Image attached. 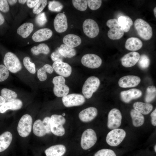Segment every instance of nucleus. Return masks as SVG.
<instances>
[{
  "label": "nucleus",
  "instance_id": "obj_1",
  "mask_svg": "<svg viewBox=\"0 0 156 156\" xmlns=\"http://www.w3.org/2000/svg\"><path fill=\"white\" fill-rule=\"evenodd\" d=\"M134 26L138 34L142 38L148 40L152 38V29L146 21L141 18H138L134 22Z\"/></svg>",
  "mask_w": 156,
  "mask_h": 156
},
{
  "label": "nucleus",
  "instance_id": "obj_2",
  "mask_svg": "<svg viewBox=\"0 0 156 156\" xmlns=\"http://www.w3.org/2000/svg\"><path fill=\"white\" fill-rule=\"evenodd\" d=\"M3 62L8 70L13 73H17L22 68L21 64L18 58L10 52H8L5 54Z\"/></svg>",
  "mask_w": 156,
  "mask_h": 156
},
{
  "label": "nucleus",
  "instance_id": "obj_3",
  "mask_svg": "<svg viewBox=\"0 0 156 156\" xmlns=\"http://www.w3.org/2000/svg\"><path fill=\"white\" fill-rule=\"evenodd\" d=\"M51 132L57 136H62L65 133V130L63 127L66 120L62 115L57 114L52 115L50 118Z\"/></svg>",
  "mask_w": 156,
  "mask_h": 156
},
{
  "label": "nucleus",
  "instance_id": "obj_4",
  "mask_svg": "<svg viewBox=\"0 0 156 156\" xmlns=\"http://www.w3.org/2000/svg\"><path fill=\"white\" fill-rule=\"evenodd\" d=\"M100 85L99 79L95 76L89 77L84 83L82 93L84 97L90 99L99 88Z\"/></svg>",
  "mask_w": 156,
  "mask_h": 156
},
{
  "label": "nucleus",
  "instance_id": "obj_5",
  "mask_svg": "<svg viewBox=\"0 0 156 156\" xmlns=\"http://www.w3.org/2000/svg\"><path fill=\"white\" fill-rule=\"evenodd\" d=\"M32 119L30 115L26 114L19 120L17 130L19 135L22 137L27 136L30 133L32 128Z\"/></svg>",
  "mask_w": 156,
  "mask_h": 156
},
{
  "label": "nucleus",
  "instance_id": "obj_6",
  "mask_svg": "<svg viewBox=\"0 0 156 156\" xmlns=\"http://www.w3.org/2000/svg\"><path fill=\"white\" fill-rule=\"evenodd\" d=\"M106 24L110 28L107 33V36L109 39L113 40H118L123 36L124 31L117 19H110L107 21Z\"/></svg>",
  "mask_w": 156,
  "mask_h": 156
},
{
  "label": "nucleus",
  "instance_id": "obj_7",
  "mask_svg": "<svg viewBox=\"0 0 156 156\" xmlns=\"http://www.w3.org/2000/svg\"><path fill=\"white\" fill-rule=\"evenodd\" d=\"M65 80L61 76L54 77L52 83L54 84L53 91L54 94L57 97H62L66 95L69 93V88L65 84Z\"/></svg>",
  "mask_w": 156,
  "mask_h": 156
},
{
  "label": "nucleus",
  "instance_id": "obj_8",
  "mask_svg": "<svg viewBox=\"0 0 156 156\" xmlns=\"http://www.w3.org/2000/svg\"><path fill=\"white\" fill-rule=\"evenodd\" d=\"M126 135L125 131L121 129H112L107 134L106 142L108 144L112 146L118 145L122 141Z\"/></svg>",
  "mask_w": 156,
  "mask_h": 156
},
{
  "label": "nucleus",
  "instance_id": "obj_9",
  "mask_svg": "<svg viewBox=\"0 0 156 156\" xmlns=\"http://www.w3.org/2000/svg\"><path fill=\"white\" fill-rule=\"evenodd\" d=\"M97 140L96 134L92 129H88L83 133L81 140V148L84 150H88L92 147Z\"/></svg>",
  "mask_w": 156,
  "mask_h": 156
},
{
  "label": "nucleus",
  "instance_id": "obj_10",
  "mask_svg": "<svg viewBox=\"0 0 156 156\" xmlns=\"http://www.w3.org/2000/svg\"><path fill=\"white\" fill-rule=\"evenodd\" d=\"M82 27L84 33L89 38H94L99 34V26L93 19H87L85 20L83 22Z\"/></svg>",
  "mask_w": 156,
  "mask_h": 156
},
{
  "label": "nucleus",
  "instance_id": "obj_11",
  "mask_svg": "<svg viewBox=\"0 0 156 156\" xmlns=\"http://www.w3.org/2000/svg\"><path fill=\"white\" fill-rule=\"evenodd\" d=\"M122 119V115L119 110L115 108L112 109L108 114V128L112 129L118 128L121 125Z\"/></svg>",
  "mask_w": 156,
  "mask_h": 156
},
{
  "label": "nucleus",
  "instance_id": "obj_12",
  "mask_svg": "<svg viewBox=\"0 0 156 156\" xmlns=\"http://www.w3.org/2000/svg\"><path fill=\"white\" fill-rule=\"evenodd\" d=\"M62 101L65 107H70L82 105L85 103V99L81 94H72L63 97Z\"/></svg>",
  "mask_w": 156,
  "mask_h": 156
},
{
  "label": "nucleus",
  "instance_id": "obj_13",
  "mask_svg": "<svg viewBox=\"0 0 156 156\" xmlns=\"http://www.w3.org/2000/svg\"><path fill=\"white\" fill-rule=\"evenodd\" d=\"M81 62L84 66L91 68L99 67L102 63L101 58L98 55L93 54H87L82 57Z\"/></svg>",
  "mask_w": 156,
  "mask_h": 156
},
{
  "label": "nucleus",
  "instance_id": "obj_14",
  "mask_svg": "<svg viewBox=\"0 0 156 156\" xmlns=\"http://www.w3.org/2000/svg\"><path fill=\"white\" fill-rule=\"evenodd\" d=\"M140 81V77L135 75H129L124 76L120 78L118 84L121 88H131L136 86Z\"/></svg>",
  "mask_w": 156,
  "mask_h": 156
},
{
  "label": "nucleus",
  "instance_id": "obj_15",
  "mask_svg": "<svg viewBox=\"0 0 156 156\" xmlns=\"http://www.w3.org/2000/svg\"><path fill=\"white\" fill-rule=\"evenodd\" d=\"M52 67L57 74L63 77H68L71 73V66L67 63L62 61L54 62Z\"/></svg>",
  "mask_w": 156,
  "mask_h": 156
},
{
  "label": "nucleus",
  "instance_id": "obj_16",
  "mask_svg": "<svg viewBox=\"0 0 156 156\" xmlns=\"http://www.w3.org/2000/svg\"><path fill=\"white\" fill-rule=\"evenodd\" d=\"M53 24L54 29L57 32L61 33L65 32L68 27L66 15L63 13H58L54 18Z\"/></svg>",
  "mask_w": 156,
  "mask_h": 156
},
{
  "label": "nucleus",
  "instance_id": "obj_17",
  "mask_svg": "<svg viewBox=\"0 0 156 156\" xmlns=\"http://www.w3.org/2000/svg\"><path fill=\"white\" fill-rule=\"evenodd\" d=\"M140 55L135 51L129 52L123 56L121 59L122 65L125 67H130L135 65L139 60Z\"/></svg>",
  "mask_w": 156,
  "mask_h": 156
},
{
  "label": "nucleus",
  "instance_id": "obj_18",
  "mask_svg": "<svg viewBox=\"0 0 156 156\" xmlns=\"http://www.w3.org/2000/svg\"><path fill=\"white\" fill-rule=\"evenodd\" d=\"M142 93L139 89L133 88L121 92L120 97L121 100L125 103H129L132 100L141 97Z\"/></svg>",
  "mask_w": 156,
  "mask_h": 156
},
{
  "label": "nucleus",
  "instance_id": "obj_19",
  "mask_svg": "<svg viewBox=\"0 0 156 156\" xmlns=\"http://www.w3.org/2000/svg\"><path fill=\"white\" fill-rule=\"evenodd\" d=\"M97 109L94 107H90L81 111L79 114V117L81 121L88 122L92 120L97 116Z\"/></svg>",
  "mask_w": 156,
  "mask_h": 156
},
{
  "label": "nucleus",
  "instance_id": "obj_20",
  "mask_svg": "<svg viewBox=\"0 0 156 156\" xmlns=\"http://www.w3.org/2000/svg\"><path fill=\"white\" fill-rule=\"evenodd\" d=\"M53 35V32L48 28H42L36 31L33 35L32 39L36 42H39L47 40L50 38Z\"/></svg>",
  "mask_w": 156,
  "mask_h": 156
},
{
  "label": "nucleus",
  "instance_id": "obj_21",
  "mask_svg": "<svg viewBox=\"0 0 156 156\" xmlns=\"http://www.w3.org/2000/svg\"><path fill=\"white\" fill-rule=\"evenodd\" d=\"M66 151L65 146L62 144L51 146L45 151L46 156H62Z\"/></svg>",
  "mask_w": 156,
  "mask_h": 156
},
{
  "label": "nucleus",
  "instance_id": "obj_22",
  "mask_svg": "<svg viewBox=\"0 0 156 156\" xmlns=\"http://www.w3.org/2000/svg\"><path fill=\"white\" fill-rule=\"evenodd\" d=\"M23 106L22 101L18 99L5 102L0 106V113L3 114L9 109L17 110L20 109Z\"/></svg>",
  "mask_w": 156,
  "mask_h": 156
},
{
  "label": "nucleus",
  "instance_id": "obj_23",
  "mask_svg": "<svg viewBox=\"0 0 156 156\" xmlns=\"http://www.w3.org/2000/svg\"><path fill=\"white\" fill-rule=\"evenodd\" d=\"M64 44L70 47L73 48L79 45L81 40L78 36L73 34H69L65 36L63 39Z\"/></svg>",
  "mask_w": 156,
  "mask_h": 156
},
{
  "label": "nucleus",
  "instance_id": "obj_24",
  "mask_svg": "<svg viewBox=\"0 0 156 156\" xmlns=\"http://www.w3.org/2000/svg\"><path fill=\"white\" fill-rule=\"evenodd\" d=\"M143 45L142 41L137 38L130 37L126 40L125 47L127 50L136 51L140 49Z\"/></svg>",
  "mask_w": 156,
  "mask_h": 156
},
{
  "label": "nucleus",
  "instance_id": "obj_25",
  "mask_svg": "<svg viewBox=\"0 0 156 156\" xmlns=\"http://www.w3.org/2000/svg\"><path fill=\"white\" fill-rule=\"evenodd\" d=\"M12 139V135L9 131H5L0 135V152L4 151L8 148Z\"/></svg>",
  "mask_w": 156,
  "mask_h": 156
},
{
  "label": "nucleus",
  "instance_id": "obj_26",
  "mask_svg": "<svg viewBox=\"0 0 156 156\" xmlns=\"http://www.w3.org/2000/svg\"><path fill=\"white\" fill-rule=\"evenodd\" d=\"M34 27V25L32 23H25L18 28L17 33L23 38H26L33 31Z\"/></svg>",
  "mask_w": 156,
  "mask_h": 156
},
{
  "label": "nucleus",
  "instance_id": "obj_27",
  "mask_svg": "<svg viewBox=\"0 0 156 156\" xmlns=\"http://www.w3.org/2000/svg\"><path fill=\"white\" fill-rule=\"evenodd\" d=\"M133 107L134 109L144 115L149 114L153 109V106L151 104L141 102L134 103Z\"/></svg>",
  "mask_w": 156,
  "mask_h": 156
},
{
  "label": "nucleus",
  "instance_id": "obj_28",
  "mask_svg": "<svg viewBox=\"0 0 156 156\" xmlns=\"http://www.w3.org/2000/svg\"><path fill=\"white\" fill-rule=\"evenodd\" d=\"M33 132L36 136L41 137L47 134V131L42 121L38 119L36 120L33 127Z\"/></svg>",
  "mask_w": 156,
  "mask_h": 156
},
{
  "label": "nucleus",
  "instance_id": "obj_29",
  "mask_svg": "<svg viewBox=\"0 0 156 156\" xmlns=\"http://www.w3.org/2000/svg\"><path fill=\"white\" fill-rule=\"evenodd\" d=\"M130 115L132 123L135 127L141 126L144 123V117L141 113L134 109H132L130 111Z\"/></svg>",
  "mask_w": 156,
  "mask_h": 156
},
{
  "label": "nucleus",
  "instance_id": "obj_30",
  "mask_svg": "<svg viewBox=\"0 0 156 156\" xmlns=\"http://www.w3.org/2000/svg\"><path fill=\"white\" fill-rule=\"evenodd\" d=\"M120 26L125 32H128L133 24L131 18L127 16H121L118 17L117 20Z\"/></svg>",
  "mask_w": 156,
  "mask_h": 156
},
{
  "label": "nucleus",
  "instance_id": "obj_31",
  "mask_svg": "<svg viewBox=\"0 0 156 156\" xmlns=\"http://www.w3.org/2000/svg\"><path fill=\"white\" fill-rule=\"evenodd\" d=\"M54 69L52 66L48 64H45L42 67L40 68L38 71L37 76L40 81L45 80L47 78L46 73L51 74L53 71Z\"/></svg>",
  "mask_w": 156,
  "mask_h": 156
},
{
  "label": "nucleus",
  "instance_id": "obj_32",
  "mask_svg": "<svg viewBox=\"0 0 156 156\" xmlns=\"http://www.w3.org/2000/svg\"><path fill=\"white\" fill-rule=\"evenodd\" d=\"M59 53L64 57L71 58L76 54V51L73 48L68 46L65 44H62L58 48Z\"/></svg>",
  "mask_w": 156,
  "mask_h": 156
},
{
  "label": "nucleus",
  "instance_id": "obj_33",
  "mask_svg": "<svg viewBox=\"0 0 156 156\" xmlns=\"http://www.w3.org/2000/svg\"><path fill=\"white\" fill-rule=\"evenodd\" d=\"M31 51L35 55H38L41 53L47 54L50 52V50L47 44L42 43L37 46L33 47L31 49Z\"/></svg>",
  "mask_w": 156,
  "mask_h": 156
},
{
  "label": "nucleus",
  "instance_id": "obj_34",
  "mask_svg": "<svg viewBox=\"0 0 156 156\" xmlns=\"http://www.w3.org/2000/svg\"><path fill=\"white\" fill-rule=\"evenodd\" d=\"M1 96L7 102L12 101L16 98L17 95L14 91L7 88L2 89L1 92Z\"/></svg>",
  "mask_w": 156,
  "mask_h": 156
},
{
  "label": "nucleus",
  "instance_id": "obj_35",
  "mask_svg": "<svg viewBox=\"0 0 156 156\" xmlns=\"http://www.w3.org/2000/svg\"><path fill=\"white\" fill-rule=\"evenodd\" d=\"M156 95V87L153 86L148 87L146 90L145 101L147 103H150L155 99Z\"/></svg>",
  "mask_w": 156,
  "mask_h": 156
},
{
  "label": "nucleus",
  "instance_id": "obj_36",
  "mask_svg": "<svg viewBox=\"0 0 156 156\" xmlns=\"http://www.w3.org/2000/svg\"><path fill=\"white\" fill-rule=\"evenodd\" d=\"M138 64L141 68L143 69H145L147 68L150 65V59L147 55L143 54L140 56L138 61Z\"/></svg>",
  "mask_w": 156,
  "mask_h": 156
},
{
  "label": "nucleus",
  "instance_id": "obj_37",
  "mask_svg": "<svg viewBox=\"0 0 156 156\" xmlns=\"http://www.w3.org/2000/svg\"><path fill=\"white\" fill-rule=\"evenodd\" d=\"M30 60L29 57H25L23 59V64L29 72L31 74H34L36 72L35 65L34 63L30 61Z\"/></svg>",
  "mask_w": 156,
  "mask_h": 156
},
{
  "label": "nucleus",
  "instance_id": "obj_38",
  "mask_svg": "<svg viewBox=\"0 0 156 156\" xmlns=\"http://www.w3.org/2000/svg\"><path fill=\"white\" fill-rule=\"evenodd\" d=\"M73 4L77 10L83 11L86 10L87 8V3L86 0H73Z\"/></svg>",
  "mask_w": 156,
  "mask_h": 156
},
{
  "label": "nucleus",
  "instance_id": "obj_39",
  "mask_svg": "<svg viewBox=\"0 0 156 156\" xmlns=\"http://www.w3.org/2000/svg\"><path fill=\"white\" fill-rule=\"evenodd\" d=\"M63 5L60 2L53 1L49 2L48 5L49 9L52 11L59 12L63 8Z\"/></svg>",
  "mask_w": 156,
  "mask_h": 156
},
{
  "label": "nucleus",
  "instance_id": "obj_40",
  "mask_svg": "<svg viewBox=\"0 0 156 156\" xmlns=\"http://www.w3.org/2000/svg\"><path fill=\"white\" fill-rule=\"evenodd\" d=\"M47 1L46 0H39L38 3L34 8L33 12L35 14L40 13L46 7L47 4Z\"/></svg>",
  "mask_w": 156,
  "mask_h": 156
},
{
  "label": "nucleus",
  "instance_id": "obj_41",
  "mask_svg": "<svg viewBox=\"0 0 156 156\" xmlns=\"http://www.w3.org/2000/svg\"><path fill=\"white\" fill-rule=\"evenodd\" d=\"M94 156H116L112 150L108 149H103L97 151Z\"/></svg>",
  "mask_w": 156,
  "mask_h": 156
},
{
  "label": "nucleus",
  "instance_id": "obj_42",
  "mask_svg": "<svg viewBox=\"0 0 156 156\" xmlns=\"http://www.w3.org/2000/svg\"><path fill=\"white\" fill-rule=\"evenodd\" d=\"M87 1L89 8L93 10L98 9L102 4V1L101 0H88Z\"/></svg>",
  "mask_w": 156,
  "mask_h": 156
},
{
  "label": "nucleus",
  "instance_id": "obj_43",
  "mask_svg": "<svg viewBox=\"0 0 156 156\" xmlns=\"http://www.w3.org/2000/svg\"><path fill=\"white\" fill-rule=\"evenodd\" d=\"M8 70L3 64L0 65V82L3 81L9 77Z\"/></svg>",
  "mask_w": 156,
  "mask_h": 156
},
{
  "label": "nucleus",
  "instance_id": "obj_44",
  "mask_svg": "<svg viewBox=\"0 0 156 156\" xmlns=\"http://www.w3.org/2000/svg\"><path fill=\"white\" fill-rule=\"evenodd\" d=\"M47 19L44 12H42L38 14L36 18V22L40 26H44L47 22Z\"/></svg>",
  "mask_w": 156,
  "mask_h": 156
},
{
  "label": "nucleus",
  "instance_id": "obj_45",
  "mask_svg": "<svg viewBox=\"0 0 156 156\" xmlns=\"http://www.w3.org/2000/svg\"><path fill=\"white\" fill-rule=\"evenodd\" d=\"M10 10L9 4L7 0H0V12L3 13L8 12Z\"/></svg>",
  "mask_w": 156,
  "mask_h": 156
},
{
  "label": "nucleus",
  "instance_id": "obj_46",
  "mask_svg": "<svg viewBox=\"0 0 156 156\" xmlns=\"http://www.w3.org/2000/svg\"><path fill=\"white\" fill-rule=\"evenodd\" d=\"M52 60L55 62H63L64 57L59 52L58 49L52 53L51 55Z\"/></svg>",
  "mask_w": 156,
  "mask_h": 156
},
{
  "label": "nucleus",
  "instance_id": "obj_47",
  "mask_svg": "<svg viewBox=\"0 0 156 156\" xmlns=\"http://www.w3.org/2000/svg\"><path fill=\"white\" fill-rule=\"evenodd\" d=\"M50 119V117H46L42 121L46 129L47 134L51 132Z\"/></svg>",
  "mask_w": 156,
  "mask_h": 156
},
{
  "label": "nucleus",
  "instance_id": "obj_48",
  "mask_svg": "<svg viewBox=\"0 0 156 156\" xmlns=\"http://www.w3.org/2000/svg\"><path fill=\"white\" fill-rule=\"evenodd\" d=\"M39 1L38 0H27L26 3L29 8H34Z\"/></svg>",
  "mask_w": 156,
  "mask_h": 156
},
{
  "label": "nucleus",
  "instance_id": "obj_49",
  "mask_svg": "<svg viewBox=\"0 0 156 156\" xmlns=\"http://www.w3.org/2000/svg\"><path fill=\"white\" fill-rule=\"evenodd\" d=\"M151 122L152 125L154 126L156 125V109H155L151 114Z\"/></svg>",
  "mask_w": 156,
  "mask_h": 156
},
{
  "label": "nucleus",
  "instance_id": "obj_50",
  "mask_svg": "<svg viewBox=\"0 0 156 156\" xmlns=\"http://www.w3.org/2000/svg\"><path fill=\"white\" fill-rule=\"evenodd\" d=\"M5 22V18L0 12V27L3 25Z\"/></svg>",
  "mask_w": 156,
  "mask_h": 156
},
{
  "label": "nucleus",
  "instance_id": "obj_51",
  "mask_svg": "<svg viewBox=\"0 0 156 156\" xmlns=\"http://www.w3.org/2000/svg\"><path fill=\"white\" fill-rule=\"evenodd\" d=\"M8 4L11 5H13L15 4L17 2L16 0H7Z\"/></svg>",
  "mask_w": 156,
  "mask_h": 156
},
{
  "label": "nucleus",
  "instance_id": "obj_52",
  "mask_svg": "<svg viewBox=\"0 0 156 156\" xmlns=\"http://www.w3.org/2000/svg\"><path fill=\"white\" fill-rule=\"evenodd\" d=\"M5 100L1 96H0V106L5 103Z\"/></svg>",
  "mask_w": 156,
  "mask_h": 156
},
{
  "label": "nucleus",
  "instance_id": "obj_53",
  "mask_svg": "<svg viewBox=\"0 0 156 156\" xmlns=\"http://www.w3.org/2000/svg\"><path fill=\"white\" fill-rule=\"evenodd\" d=\"M19 3L21 4H24L27 2L26 0H19L18 1Z\"/></svg>",
  "mask_w": 156,
  "mask_h": 156
},
{
  "label": "nucleus",
  "instance_id": "obj_54",
  "mask_svg": "<svg viewBox=\"0 0 156 156\" xmlns=\"http://www.w3.org/2000/svg\"><path fill=\"white\" fill-rule=\"evenodd\" d=\"M156 7H155L154 9H153V12H154V16H155V18H156Z\"/></svg>",
  "mask_w": 156,
  "mask_h": 156
},
{
  "label": "nucleus",
  "instance_id": "obj_55",
  "mask_svg": "<svg viewBox=\"0 0 156 156\" xmlns=\"http://www.w3.org/2000/svg\"><path fill=\"white\" fill-rule=\"evenodd\" d=\"M156 145H155V147H154V150H155V152H156Z\"/></svg>",
  "mask_w": 156,
  "mask_h": 156
},
{
  "label": "nucleus",
  "instance_id": "obj_56",
  "mask_svg": "<svg viewBox=\"0 0 156 156\" xmlns=\"http://www.w3.org/2000/svg\"><path fill=\"white\" fill-rule=\"evenodd\" d=\"M65 114L64 113H63L62 114V115L63 116H65Z\"/></svg>",
  "mask_w": 156,
  "mask_h": 156
}]
</instances>
